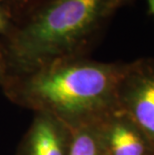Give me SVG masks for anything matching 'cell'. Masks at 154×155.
<instances>
[{"label": "cell", "instance_id": "cell-6", "mask_svg": "<svg viewBox=\"0 0 154 155\" xmlns=\"http://www.w3.org/2000/svg\"><path fill=\"white\" fill-rule=\"evenodd\" d=\"M68 155H107L95 122L71 129Z\"/></svg>", "mask_w": 154, "mask_h": 155}, {"label": "cell", "instance_id": "cell-10", "mask_svg": "<svg viewBox=\"0 0 154 155\" xmlns=\"http://www.w3.org/2000/svg\"><path fill=\"white\" fill-rule=\"evenodd\" d=\"M147 4V10L148 13L154 18V0H145Z\"/></svg>", "mask_w": 154, "mask_h": 155}, {"label": "cell", "instance_id": "cell-9", "mask_svg": "<svg viewBox=\"0 0 154 155\" xmlns=\"http://www.w3.org/2000/svg\"><path fill=\"white\" fill-rule=\"evenodd\" d=\"M9 75H10V71H9L7 59H6V56L4 51H3L2 46L0 44V86L1 87L7 81Z\"/></svg>", "mask_w": 154, "mask_h": 155}, {"label": "cell", "instance_id": "cell-7", "mask_svg": "<svg viewBox=\"0 0 154 155\" xmlns=\"http://www.w3.org/2000/svg\"><path fill=\"white\" fill-rule=\"evenodd\" d=\"M48 0H0L15 25L24 20Z\"/></svg>", "mask_w": 154, "mask_h": 155}, {"label": "cell", "instance_id": "cell-5", "mask_svg": "<svg viewBox=\"0 0 154 155\" xmlns=\"http://www.w3.org/2000/svg\"><path fill=\"white\" fill-rule=\"evenodd\" d=\"M71 128L53 115L36 112L16 155H68Z\"/></svg>", "mask_w": 154, "mask_h": 155}, {"label": "cell", "instance_id": "cell-8", "mask_svg": "<svg viewBox=\"0 0 154 155\" xmlns=\"http://www.w3.org/2000/svg\"><path fill=\"white\" fill-rule=\"evenodd\" d=\"M15 27V23L12 20L10 15L6 11L4 6L0 2V36L2 38L6 37L11 33L13 28Z\"/></svg>", "mask_w": 154, "mask_h": 155}, {"label": "cell", "instance_id": "cell-3", "mask_svg": "<svg viewBox=\"0 0 154 155\" xmlns=\"http://www.w3.org/2000/svg\"><path fill=\"white\" fill-rule=\"evenodd\" d=\"M118 107L134 121L154 146V59L129 63L118 90Z\"/></svg>", "mask_w": 154, "mask_h": 155}, {"label": "cell", "instance_id": "cell-2", "mask_svg": "<svg viewBox=\"0 0 154 155\" xmlns=\"http://www.w3.org/2000/svg\"><path fill=\"white\" fill-rule=\"evenodd\" d=\"M135 0H48L2 38L9 71L19 74L86 56L110 19Z\"/></svg>", "mask_w": 154, "mask_h": 155}, {"label": "cell", "instance_id": "cell-4", "mask_svg": "<svg viewBox=\"0 0 154 155\" xmlns=\"http://www.w3.org/2000/svg\"><path fill=\"white\" fill-rule=\"evenodd\" d=\"M95 123L107 155H154L151 141L119 107Z\"/></svg>", "mask_w": 154, "mask_h": 155}, {"label": "cell", "instance_id": "cell-1", "mask_svg": "<svg viewBox=\"0 0 154 155\" xmlns=\"http://www.w3.org/2000/svg\"><path fill=\"white\" fill-rule=\"evenodd\" d=\"M125 68L123 62L76 56L11 74L1 88L13 103L34 113L53 115L73 129L99 120L118 107Z\"/></svg>", "mask_w": 154, "mask_h": 155}]
</instances>
